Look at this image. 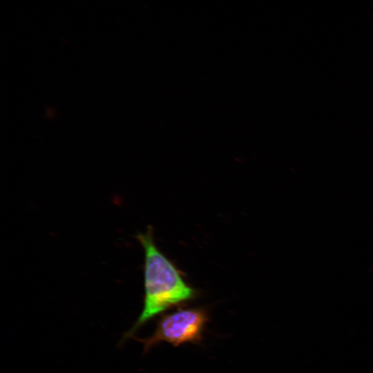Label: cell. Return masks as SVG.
Instances as JSON below:
<instances>
[{"instance_id":"1","label":"cell","mask_w":373,"mask_h":373,"mask_svg":"<svg viewBox=\"0 0 373 373\" xmlns=\"http://www.w3.org/2000/svg\"><path fill=\"white\" fill-rule=\"evenodd\" d=\"M144 250V297L142 311L122 339L133 338L146 322L165 310L191 300L195 291L183 279L175 265L158 249L149 227L136 235Z\"/></svg>"},{"instance_id":"2","label":"cell","mask_w":373,"mask_h":373,"mask_svg":"<svg viewBox=\"0 0 373 373\" xmlns=\"http://www.w3.org/2000/svg\"><path fill=\"white\" fill-rule=\"evenodd\" d=\"M208 321V313L204 308L179 309L163 315L150 336L133 338L143 344L144 353L161 342L175 347L186 343H199Z\"/></svg>"}]
</instances>
